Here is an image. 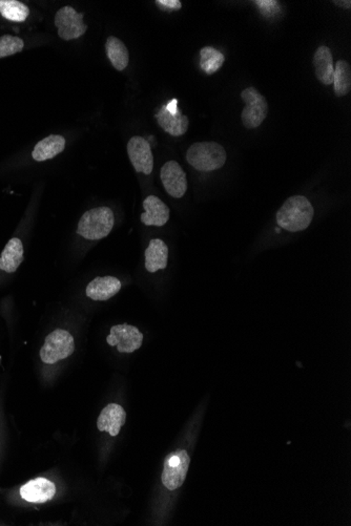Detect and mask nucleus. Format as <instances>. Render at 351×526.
<instances>
[{"instance_id": "nucleus-4", "label": "nucleus", "mask_w": 351, "mask_h": 526, "mask_svg": "<svg viewBox=\"0 0 351 526\" xmlns=\"http://www.w3.org/2000/svg\"><path fill=\"white\" fill-rule=\"evenodd\" d=\"M75 342L70 332L57 329L45 338L40 350V359L44 364H53L68 359L74 353Z\"/></svg>"}, {"instance_id": "nucleus-22", "label": "nucleus", "mask_w": 351, "mask_h": 526, "mask_svg": "<svg viewBox=\"0 0 351 526\" xmlns=\"http://www.w3.org/2000/svg\"><path fill=\"white\" fill-rule=\"evenodd\" d=\"M0 14L15 23H23L30 14L29 6L18 0H0Z\"/></svg>"}, {"instance_id": "nucleus-19", "label": "nucleus", "mask_w": 351, "mask_h": 526, "mask_svg": "<svg viewBox=\"0 0 351 526\" xmlns=\"http://www.w3.org/2000/svg\"><path fill=\"white\" fill-rule=\"evenodd\" d=\"M23 260V245L17 238L11 239L0 256V269L13 273L18 269Z\"/></svg>"}, {"instance_id": "nucleus-1", "label": "nucleus", "mask_w": 351, "mask_h": 526, "mask_svg": "<svg viewBox=\"0 0 351 526\" xmlns=\"http://www.w3.org/2000/svg\"><path fill=\"white\" fill-rule=\"evenodd\" d=\"M314 215V207L307 198L294 196L288 198L278 211V225L290 232H303L311 223Z\"/></svg>"}, {"instance_id": "nucleus-14", "label": "nucleus", "mask_w": 351, "mask_h": 526, "mask_svg": "<svg viewBox=\"0 0 351 526\" xmlns=\"http://www.w3.org/2000/svg\"><path fill=\"white\" fill-rule=\"evenodd\" d=\"M144 213L141 215V222L146 226L165 225L169 219V208L165 203L155 196H150L143 201Z\"/></svg>"}, {"instance_id": "nucleus-15", "label": "nucleus", "mask_w": 351, "mask_h": 526, "mask_svg": "<svg viewBox=\"0 0 351 526\" xmlns=\"http://www.w3.org/2000/svg\"><path fill=\"white\" fill-rule=\"evenodd\" d=\"M121 289V282L114 277H99L88 285L87 297L93 301H107Z\"/></svg>"}, {"instance_id": "nucleus-5", "label": "nucleus", "mask_w": 351, "mask_h": 526, "mask_svg": "<svg viewBox=\"0 0 351 526\" xmlns=\"http://www.w3.org/2000/svg\"><path fill=\"white\" fill-rule=\"evenodd\" d=\"M241 98L246 107L241 114V120L245 128L254 129L259 127L268 115V104L266 99L257 88H247L241 92Z\"/></svg>"}, {"instance_id": "nucleus-3", "label": "nucleus", "mask_w": 351, "mask_h": 526, "mask_svg": "<svg viewBox=\"0 0 351 526\" xmlns=\"http://www.w3.org/2000/svg\"><path fill=\"white\" fill-rule=\"evenodd\" d=\"M114 213L109 207L90 209L81 217L77 234L87 240H101L109 236L114 227Z\"/></svg>"}, {"instance_id": "nucleus-8", "label": "nucleus", "mask_w": 351, "mask_h": 526, "mask_svg": "<svg viewBox=\"0 0 351 526\" xmlns=\"http://www.w3.org/2000/svg\"><path fill=\"white\" fill-rule=\"evenodd\" d=\"M107 342L109 346L117 347L118 352L133 353L142 346L143 334L133 325H116L111 328Z\"/></svg>"}, {"instance_id": "nucleus-27", "label": "nucleus", "mask_w": 351, "mask_h": 526, "mask_svg": "<svg viewBox=\"0 0 351 526\" xmlns=\"http://www.w3.org/2000/svg\"><path fill=\"white\" fill-rule=\"evenodd\" d=\"M333 4H337V6H342V8H350L351 6L350 0H347V1H341V0H338V1H333Z\"/></svg>"}, {"instance_id": "nucleus-12", "label": "nucleus", "mask_w": 351, "mask_h": 526, "mask_svg": "<svg viewBox=\"0 0 351 526\" xmlns=\"http://www.w3.org/2000/svg\"><path fill=\"white\" fill-rule=\"evenodd\" d=\"M126 413L121 405L111 404L101 411L97 420V428L100 432H107L111 436L119 434L120 429L124 426Z\"/></svg>"}, {"instance_id": "nucleus-24", "label": "nucleus", "mask_w": 351, "mask_h": 526, "mask_svg": "<svg viewBox=\"0 0 351 526\" xmlns=\"http://www.w3.org/2000/svg\"><path fill=\"white\" fill-rule=\"evenodd\" d=\"M25 47V42L16 36L4 35L0 37V58L8 57L20 53Z\"/></svg>"}, {"instance_id": "nucleus-23", "label": "nucleus", "mask_w": 351, "mask_h": 526, "mask_svg": "<svg viewBox=\"0 0 351 526\" xmlns=\"http://www.w3.org/2000/svg\"><path fill=\"white\" fill-rule=\"evenodd\" d=\"M200 66L208 75H213L221 68L225 57L218 49L213 47H206L200 52Z\"/></svg>"}, {"instance_id": "nucleus-26", "label": "nucleus", "mask_w": 351, "mask_h": 526, "mask_svg": "<svg viewBox=\"0 0 351 526\" xmlns=\"http://www.w3.org/2000/svg\"><path fill=\"white\" fill-rule=\"evenodd\" d=\"M254 2L263 10V13H269L271 8H275L278 6V1H275V0H256Z\"/></svg>"}, {"instance_id": "nucleus-16", "label": "nucleus", "mask_w": 351, "mask_h": 526, "mask_svg": "<svg viewBox=\"0 0 351 526\" xmlns=\"http://www.w3.org/2000/svg\"><path fill=\"white\" fill-rule=\"evenodd\" d=\"M314 72L316 79L322 82L325 85H331L333 83V54L331 49L326 45H321L318 47L314 56Z\"/></svg>"}, {"instance_id": "nucleus-6", "label": "nucleus", "mask_w": 351, "mask_h": 526, "mask_svg": "<svg viewBox=\"0 0 351 526\" xmlns=\"http://www.w3.org/2000/svg\"><path fill=\"white\" fill-rule=\"evenodd\" d=\"M189 454L185 450H179L167 455L163 465L162 479L163 486L169 491H176L182 486L189 471Z\"/></svg>"}, {"instance_id": "nucleus-20", "label": "nucleus", "mask_w": 351, "mask_h": 526, "mask_svg": "<svg viewBox=\"0 0 351 526\" xmlns=\"http://www.w3.org/2000/svg\"><path fill=\"white\" fill-rule=\"evenodd\" d=\"M105 51H107V58L116 70H126L130 61V54H129L128 47L121 40L114 36L107 38Z\"/></svg>"}, {"instance_id": "nucleus-25", "label": "nucleus", "mask_w": 351, "mask_h": 526, "mask_svg": "<svg viewBox=\"0 0 351 526\" xmlns=\"http://www.w3.org/2000/svg\"><path fill=\"white\" fill-rule=\"evenodd\" d=\"M157 6L167 11H177L182 8L180 0H157Z\"/></svg>"}, {"instance_id": "nucleus-11", "label": "nucleus", "mask_w": 351, "mask_h": 526, "mask_svg": "<svg viewBox=\"0 0 351 526\" xmlns=\"http://www.w3.org/2000/svg\"><path fill=\"white\" fill-rule=\"evenodd\" d=\"M160 178L165 191L171 197L179 199L186 193V174L176 161H169L162 166Z\"/></svg>"}, {"instance_id": "nucleus-9", "label": "nucleus", "mask_w": 351, "mask_h": 526, "mask_svg": "<svg viewBox=\"0 0 351 526\" xmlns=\"http://www.w3.org/2000/svg\"><path fill=\"white\" fill-rule=\"evenodd\" d=\"M156 119L161 128L174 137L184 135L189 129V118L179 111L177 99H173L163 105L160 111L156 114Z\"/></svg>"}, {"instance_id": "nucleus-2", "label": "nucleus", "mask_w": 351, "mask_h": 526, "mask_svg": "<svg viewBox=\"0 0 351 526\" xmlns=\"http://www.w3.org/2000/svg\"><path fill=\"white\" fill-rule=\"evenodd\" d=\"M227 159L225 150L216 142H198L187 150L186 160L199 172H214L223 167Z\"/></svg>"}, {"instance_id": "nucleus-21", "label": "nucleus", "mask_w": 351, "mask_h": 526, "mask_svg": "<svg viewBox=\"0 0 351 526\" xmlns=\"http://www.w3.org/2000/svg\"><path fill=\"white\" fill-rule=\"evenodd\" d=\"M335 92L338 97L346 96L351 90V68L348 62L339 60L333 73Z\"/></svg>"}, {"instance_id": "nucleus-10", "label": "nucleus", "mask_w": 351, "mask_h": 526, "mask_svg": "<svg viewBox=\"0 0 351 526\" xmlns=\"http://www.w3.org/2000/svg\"><path fill=\"white\" fill-rule=\"evenodd\" d=\"M128 154L136 172L150 174L154 168V157L150 143L144 138L133 137L128 143Z\"/></svg>"}, {"instance_id": "nucleus-18", "label": "nucleus", "mask_w": 351, "mask_h": 526, "mask_svg": "<svg viewBox=\"0 0 351 526\" xmlns=\"http://www.w3.org/2000/svg\"><path fill=\"white\" fill-rule=\"evenodd\" d=\"M64 148H66V139L62 136L51 135L36 144L32 156L37 162H44L61 154Z\"/></svg>"}, {"instance_id": "nucleus-17", "label": "nucleus", "mask_w": 351, "mask_h": 526, "mask_svg": "<svg viewBox=\"0 0 351 526\" xmlns=\"http://www.w3.org/2000/svg\"><path fill=\"white\" fill-rule=\"evenodd\" d=\"M169 261V247L160 239L150 241L145 250V268L148 273H155L167 268Z\"/></svg>"}, {"instance_id": "nucleus-13", "label": "nucleus", "mask_w": 351, "mask_h": 526, "mask_svg": "<svg viewBox=\"0 0 351 526\" xmlns=\"http://www.w3.org/2000/svg\"><path fill=\"white\" fill-rule=\"evenodd\" d=\"M56 486L45 478H36L21 486L20 496L32 503H44L55 496Z\"/></svg>"}, {"instance_id": "nucleus-7", "label": "nucleus", "mask_w": 351, "mask_h": 526, "mask_svg": "<svg viewBox=\"0 0 351 526\" xmlns=\"http://www.w3.org/2000/svg\"><path fill=\"white\" fill-rule=\"evenodd\" d=\"M55 25L59 37L66 41L81 37L88 30L83 23V13L76 12L72 6H64L56 13Z\"/></svg>"}]
</instances>
